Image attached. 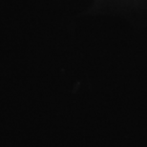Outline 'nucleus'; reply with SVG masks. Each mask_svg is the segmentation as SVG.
Instances as JSON below:
<instances>
[]
</instances>
